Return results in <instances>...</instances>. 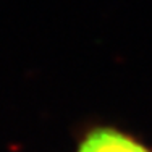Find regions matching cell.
Listing matches in <instances>:
<instances>
[{
	"mask_svg": "<svg viewBox=\"0 0 152 152\" xmlns=\"http://www.w3.org/2000/svg\"><path fill=\"white\" fill-rule=\"evenodd\" d=\"M76 152H152L131 136L113 128H96L81 141Z\"/></svg>",
	"mask_w": 152,
	"mask_h": 152,
	"instance_id": "6da1fadb",
	"label": "cell"
}]
</instances>
